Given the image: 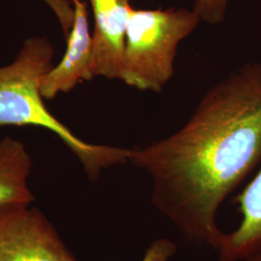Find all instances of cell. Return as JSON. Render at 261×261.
<instances>
[{"instance_id": "cell-1", "label": "cell", "mask_w": 261, "mask_h": 261, "mask_svg": "<svg viewBox=\"0 0 261 261\" xmlns=\"http://www.w3.org/2000/svg\"><path fill=\"white\" fill-rule=\"evenodd\" d=\"M149 175L151 202L188 242L217 250L224 200L261 163V62L212 86L177 132L129 149Z\"/></svg>"}, {"instance_id": "cell-2", "label": "cell", "mask_w": 261, "mask_h": 261, "mask_svg": "<svg viewBox=\"0 0 261 261\" xmlns=\"http://www.w3.org/2000/svg\"><path fill=\"white\" fill-rule=\"evenodd\" d=\"M55 48L47 38L27 40L10 65L0 68V127L33 125L56 133L84 165L90 180L105 168L128 162L129 149L83 141L48 112L40 91L51 69Z\"/></svg>"}, {"instance_id": "cell-3", "label": "cell", "mask_w": 261, "mask_h": 261, "mask_svg": "<svg viewBox=\"0 0 261 261\" xmlns=\"http://www.w3.org/2000/svg\"><path fill=\"white\" fill-rule=\"evenodd\" d=\"M199 21L194 10L132 8L125 31L121 81L139 90L161 92L174 75L180 42Z\"/></svg>"}, {"instance_id": "cell-4", "label": "cell", "mask_w": 261, "mask_h": 261, "mask_svg": "<svg viewBox=\"0 0 261 261\" xmlns=\"http://www.w3.org/2000/svg\"><path fill=\"white\" fill-rule=\"evenodd\" d=\"M0 261H76L39 209L0 205Z\"/></svg>"}, {"instance_id": "cell-5", "label": "cell", "mask_w": 261, "mask_h": 261, "mask_svg": "<svg viewBox=\"0 0 261 261\" xmlns=\"http://www.w3.org/2000/svg\"><path fill=\"white\" fill-rule=\"evenodd\" d=\"M95 27L92 42V74L122 79L125 31L132 6L130 0H89Z\"/></svg>"}, {"instance_id": "cell-6", "label": "cell", "mask_w": 261, "mask_h": 261, "mask_svg": "<svg viewBox=\"0 0 261 261\" xmlns=\"http://www.w3.org/2000/svg\"><path fill=\"white\" fill-rule=\"evenodd\" d=\"M75 18L67 39V49L60 63L46 74L41 82L43 98L53 99L60 92L71 91L81 81H91L93 42L89 31L87 4L74 0Z\"/></svg>"}, {"instance_id": "cell-7", "label": "cell", "mask_w": 261, "mask_h": 261, "mask_svg": "<svg viewBox=\"0 0 261 261\" xmlns=\"http://www.w3.org/2000/svg\"><path fill=\"white\" fill-rule=\"evenodd\" d=\"M242 216L239 225L224 232L216 252L219 261H244L261 249V168L234 198Z\"/></svg>"}, {"instance_id": "cell-8", "label": "cell", "mask_w": 261, "mask_h": 261, "mask_svg": "<svg viewBox=\"0 0 261 261\" xmlns=\"http://www.w3.org/2000/svg\"><path fill=\"white\" fill-rule=\"evenodd\" d=\"M31 166L32 161L22 142L9 137L0 140V205L34 201L28 187Z\"/></svg>"}, {"instance_id": "cell-9", "label": "cell", "mask_w": 261, "mask_h": 261, "mask_svg": "<svg viewBox=\"0 0 261 261\" xmlns=\"http://www.w3.org/2000/svg\"><path fill=\"white\" fill-rule=\"evenodd\" d=\"M227 0H195L194 11L200 20L208 23H219L224 19Z\"/></svg>"}, {"instance_id": "cell-10", "label": "cell", "mask_w": 261, "mask_h": 261, "mask_svg": "<svg viewBox=\"0 0 261 261\" xmlns=\"http://www.w3.org/2000/svg\"><path fill=\"white\" fill-rule=\"evenodd\" d=\"M177 252V246L167 237H161L150 244L141 261H169Z\"/></svg>"}, {"instance_id": "cell-11", "label": "cell", "mask_w": 261, "mask_h": 261, "mask_svg": "<svg viewBox=\"0 0 261 261\" xmlns=\"http://www.w3.org/2000/svg\"><path fill=\"white\" fill-rule=\"evenodd\" d=\"M50 9L55 12L63 29L64 36L68 37L74 22L75 9L71 6L69 0H44Z\"/></svg>"}, {"instance_id": "cell-12", "label": "cell", "mask_w": 261, "mask_h": 261, "mask_svg": "<svg viewBox=\"0 0 261 261\" xmlns=\"http://www.w3.org/2000/svg\"><path fill=\"white\" fill-rule=\"evenodd\" d=\"M244 261H261V249L259 251L253 253L249 258Z\"/></svg>"}]
</instances>
